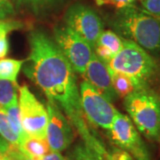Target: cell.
I'll return each mask as SVG.
<instances>
[{"mask_svg":"<svg viewBox=\"0 0 160 160\" xmlns=\"http://www.w3.org/2000/svg\"><path fill=\"white\" fill-rule=\"evenodd\" d=\"M29 54L24 73L45 92L47 101L62 111L83 142L106 156L107 148L87 126L81 108L79 87L69 62L45 31L32 30L29 35Z\"/></svg>","mask_w":160,"mask_h":160,"instance_id":"6da1fadb","label":"cell"},{"mask_svg":"<svg viewBox=\"0 0 160 160\" xmlns=\"http://www.w3.org/2000/svg\"><path fill=\"white\" fill-rule=\"evenodd\" d=\"M116 33L152 53L160 52V18L152 16L133 5L117 9L111 18Z\"/></svg>","mask_w":160,"mask_h":160,"instance_id":"7a4b0ae2","label":"cell"},{"mask_svg":"<svg viewBox=\"0 0 160 160\" xmlns=\"http://www.w3.org/2000/svg\"><path fill=\"white\" fill-rule=\"evenodd\" d=\"M113 71L128 76L133 82L135 89L149 88L159 71L157 61L149 52L131 40H123V47L108 64Z\"/></svg>","mask_w":160,"mask_h":160,"instance_id":"3957f363","label":"cell"},{"mask_svg":"<svg viewBox=\"0 0 160 160\" xmlns=\"http://www.w3.org/2000/svg\"><path fill=\"white\" fill-rule=\"evenodd\" d=\"M124 105L132 122L150 141H158L160 97L151 89L137 90L124 98Z\"/></svg>","mask_w":160,"mask_h":160,"instance_id":"277c9868","label":"cell"},{"mask_svg":"<svg viewBox=\"0 0 160 160\" xmlns=\"http://www.w3.org/2000/svg\"><path fill=\"white\" fill-rule=\"evenodd\" d=\"M53 41L75 72L83 76L94 53L92 46L66 25L53 29Z\"/></svg>","mask_w":160,"mask_h":160,"instance_id":"5b68a950","label":"cell"},{"mask_svg":"<svg viewBox=\"0 0 160 160\" xmlns=\"http://www.w3.org/2000/svg\"><path fill=\"white\" fill-rule=\"evenodd\" d=\"M79 93L85 118L92 125L109 131L118 112L112 102L86 80L81 82Z\"/></svg>","mask_w":160,"mask_h":160,"instance_id":"8992f818","label":"cell"},{"mask_svg":"<svg viewBox=\"0 0 160 160\" xmlns=\"http://www.w3.org/2000/svg\"><path fill=\"white\" fill-rule=\"evenodd\" d=\"M63 21L67 27L85 39L94 49L100 35L104 29L102 21L92 7L77 2L69 6Z\"/></svg>","mask_w":160,"mask_h":160,"instance_id":"52a82bcc","label":"cell"},{"mask_svg":"<svg viewBox=\"0 0 160 160\" xmlns=\"http://www.w3.org/2000/svg\"><path fill=\"white\" fill-rule=\"evenodd\" d=\"M18 102L23 132L29 136L46 140L48 120L46 107L27 86L19 87Z\"/></svg>","mask_w":160,"mask_h":160,"instance_id":"ba28073f","label":"cell"},{"mask_svg":"<svg viewBox=\"0 0 160 160\" xmlns=\"http://www.w3.org/2000/svg\"><path fill=\"white\" fill-rule=\"evenodd\" d=\"M109 132L115 145L131 155L134 160H152L137 128L126 115L118 111Z\"/></svg>","mask_w":160,"mask_h":160,"instance_id":"9c48e42d","label":"cell"},{"mask_svg":"<svg viewBox=\"0 0 160 160\" xmlns=\"http://www.w3.org/2000/svg\"><path fill=\"white\" fill-rule=\"evenodd\" d=\"M48 115L46 140L50 150L62 152L67 149L75 138L74 130L69 119L55 104L47 101Z\"/></svg>","mask_w":160,"mask_h":160,"instance_id":"30bf717a","label":"cell"},{"mask_svg":"<svg viewBox=\"0 0 160 160\" xmlns=\"http://www.w3.org/2000/svg\"><path fill=\"white\" fill-rule=\"evenodd\" d=\"M83 77L109 102H112L116 101L118 95L112 86L110 69L106 63L102 62L95 55V53H93L87 64Z\"/></svg>","mask_w":160,"mask_h":160,"instance_id":"8fae6325","label":"cell"},{"mask_svg":"<svg viewBox=\"0 0 160 160\" xmlns=\"http://www.w3.org/2000/svg\"><path fill=\"white\" fill-rule=\"evenodd\" d=\"M69 0H12L15 10L22 9L37 18H45L62 10Z\"/></svg>","mask_w":160,"mask_h":160,"instance_id":"7c38bea8","label":"cell"},{"mask_svg":"<svg viewBox=\"0 0 160 160\" xmlns=\"http://www.w3.org/2000/svg\"><path fill=\"white\" fill-rule=\"evenodd\" d=\"M18 148L24 154L37 160L41 159L50 150L46 140L32 137L27 134L21 139Z\"/></svg>","mask_w":160,"mask_h":160,"instance_id":"4fadbf2b","label":"cell"},{"mask_svg":"<svg viewBox=\"0 0 160 160\" xmlns=\"http://www.w3.org/2000/svg\"><path fill=\"white\" fill-rule=\"evenodd\" d=\"M106 158L107 156L100 154L95 149L82 142L76 144L71 149L66 160H107Z\"/></svg>","mask_w":160,"mask_h":160,"instance_id":"5bb4252c","label":"cell"},{"mask_svg":"<svg viewBox=\"0 0 160 160\" xmlns=\"http://www.w3.org/2000/svg\"><path fill=\"white\" fill-rule=\"evenodd\" d=\"M112 86L118 96L126 98L130 93L136 91L132 80L126 75L110 69Z\"/></svg>","mask_w":160,"mask_h":160,"instance_id":"9a60e30c","label":"cell"},{"mask_svg":"<svg viewBox=\"0 0 160 160\" xmlns=\"http://www.w3.org/2000/svg\"><path fill=\"white\" fill-rule=\"evenodd\" d=\"M19 87L17 82L0 79V108L6 109L19 98Z\"/></svg>","mask_w":160,"mask_h":160,"instance_id":"2e32d148","label":"cell"},{"mask_svg":"<svg viewBox=\"0 0 160 160\" xmlns=\"http://www.w3.org/2000/svg\"><path fill=\"white\" fill-rule=\"evenodd\" d=\"M22 60L16 59H0V79L17 82L18 75L24 64Z\"/></svg>","mask_w":160,"mask_h":160,"instance_id":"e0dca14e","label":"cell"},{"mask_svg":"<svg viewBox=\"0 0 160 160\" xmlns=\"http://www.w3.org/2000/svg\"><path fill=\"white\" fill-rule=\"evenodd\" d=\"M96 45L108 48L115 56L123 47V39L119 35L112 30H103L98 38Z\"/></svg>","mask_w":160,"mask_h":160,"instance_id":"ac0fdd59","label":"cell"},{"mask_svg":"<svg viewBox=\"0 0 160 160\" xmlns=\"http://www.w3.org/2000/svg\"><path fill=\"white\" fill-rule=\"evenodd\" d=\"M0 135L12 146L19 145V137L12 128L11 124L5 109L0 108Z\"/></svg>","mask_w":160,"mask_h":160,"instance_id":"d6986e66","label":"cell"},{"mask_svg":"<svg viewBox=\"0 0 160 160\" xmlns=\"http://www.w3.org/2000/svg\"><path fill=\"white\" fill-rule=\"evenodd\" d=\"M5 111L7 114V117L9 118L10 124H11L12 128L13 129L14 132L17 134L19 137V140L21 141V139L26 134L22 130V123H21V117H20V109H19V102H15L10 106H8L6 108Z\"/></svg>","mask_w":160,"mask_h":160,"instance_id":"ffe728a7","label":"cell"},{"mask_svg":"<svg viewBox=\"0 0 160 160\" xmlns=\"http://www.w3.org/2000/svg\"><path fill=\"white\" fill-rule=\"evenodd\" d=\"M25 24L21 21L12 19L0 20V38L7 37V35L13 30H18L24 28Z\"/></svg>","mask_w":160,"mask_h":160,"instance_id":"44dd1931","label":"cell"},{"mask_svg":"<svg viewBox=\"0 0 160 160\" xmlns=\"http://www.w3.org/2000/svg\"><path fill=\"white\" fill-rule=\"evenodd\" d=\"M143 11L152 16L160 18V0H139Z\"/></svg>","mask_w":160,"mask_h":160,"instance_id":"7402d4cb","label":"cell"},{"mask_svg":"<svg viewBox=\"0 0 160 160\" xmlns=\"http://www.w3.org/2000/svg\"><path fill=\"white\" fill-rule=\"evenodd\" d=\"M15 13L16 10L12 0H0V20L12 19Z\"/></svg>","mask_w":160,"mask_h":160,"instance_id":"603a6c76","label":"cell"},{"mask_svg":"<svg viewBox=\"0 0 160 160\" xmlns=\"http://www.w3.org/2000/svg\"><path fill=\"white\" fill-rule=\"evenodd\" d=\"M98 6H113L117 9L133 5L137 0H95Z\"/></svg>","mask_w":160,"mask_h":160,"instance_id":"cb8c5ba5","label":"cell"},{"mask_svg":"<svg viewBox=\"0 0 160 160\" xmlns=\"http://www.w3.org/2000/svg\"><path fill=\"white\" fill-rule=\"evenodd\" d=\"M7 153L10 155V157L12 158V160H37L33 158H31V157H29V156L24 154L23 152L20 150L17 146H12L11 144L9 146V149L7 150Z\"/></svg>","mask_w":160,"mask_h":160,"instance_id":"d4e9b609","label":"cell"},{"mask_svg":"<svg viewBox=\"0 0 160 160\" xmlns=\"http://www.w3.org/2000/svg\"><path fill=\"white\" fill-rule=\"evenodd\" d=\"M40 160H66L61 152L49 150V152L46 154Z\"/></svg>","mask_w":160,"mask_h":160,"instance_id":"484cf974","label":"cell"},{"mask_svg":"<svg viewBox=\"0 0 160 160\" xmlns=\"http://www.w3.org/2000/svg\"><path fill=\"white\" fill-rule=\"evenodd\" d=\"M8 51H9V42L7 38L5 37L0 38V59L6 57Z\"/></svg>","mask_w":160,"mask_h":160,"instance_id":"4316f807","label":"cell"},{"mask_svg":"<svg viewBox=\"0 0 160 160\" xmlns=\"http://www.w3.org/2000/svg\"><path fill=\"white\" fill-rule=\"evenodd\" d=\"M10 144L5 141L2 137H0V152H6L9 149Z\"/></svg>","mask_w":160,"mask_h":160,"instance_id":"83f0119b","label":"cell"},{"mask_svg":"<svg viewBox=\"0 0 160 160\" xmlns=\"http://www.w3.org/2000/svg\"><path fill=\"white\" fill-rule=\"evenodd\" d=\"M0 160H12V158L6 151V152H0Z\"/></svg>","mask_w":160,"mask_h":160,"instance_id":"f1b7e54d","label":"cell"},{"mask_svg":"<svg viewBox=\"0 0 160 160\" xmlns=\"http://www.w3.org/2000/svg\"><path fill=\"white\" fill-rule=\"evenodd\" d=\"M106 159H107V160H111V159H110V158H109V156H108V155H107V158H106Z\"/></svg>","mask_w":160,"mask_h":160,"instance_id":"f546056e","label":"cell"},{"mask_svg":"<svg viewBox=\"0 0 160 160\" xmlns=\"http://www.w3.org/2000/svg\"><path fill=\"white\" fill-rule=\"evenodd\" d=\"M158 141L160 142V126H159V138H158Z\"/></svg>","mask_w":160,"mask_h":160,"instance_id":"4dcf8cb0","label":"cell"}]
</instances>
